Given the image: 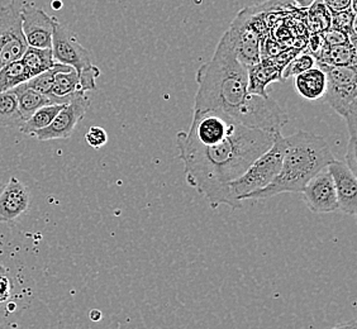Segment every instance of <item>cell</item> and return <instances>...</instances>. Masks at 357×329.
I'll return each mask as SVG.
<instances>
[{
    "label": "cell",
    "instance_id": "6da1fadb",
    "mask_svg": "<svg viewBox=\"0 0 357 329\" xmlns=\"http://www.w3.org/2000/svg\"><path fill=\"white\" fill-rule=\"evenodd\" d=\"M279 133V132H278ZM278 133L236 123L226 135L212 141L198 142L176 135L178 160L184 164L186 183L217 209L222 204L241 209L229 183L240 178L256 158L268 151Z\"/></svg>",
    "mask_w": 357,
    "mask_h": 329
},
{
    "label": "cell",
    "instance_id": "7a4b0ae2",
    "mask_svg": "<svg viewBox=\"0 0 357 329\" xmlns=\"http://www.w3.org/2000/svg\"><path fill=\"white\" fill-rule=\"evenodd\" d=\"M198 90L194 98V112H217L237 123L282 132L288 114L271 96L248 93V68L243 66L227 33L222 36L214 55L197 71Z\"/></svg>",
    "mask_w": 357,
    "mask_h": 329
},
{
    "label": "cell",
    "instance_id": "3957f363",
    "mask_svg": "<svg viewBox=\"0 0 357 329\" xmlns=\"http://www.w3.org/2000/svg\"><path fill=\"white\" fill-rule=\"evenodd\" d=\"M335 160L330 144L312 132L299 130L285 137V153L276 178L242 200H264L285 192H301L310 178Z\"/></svg>",
    "mask_w": 357,
    "mask_h": 329
},
{
    "label": "cell",
    "instance_id": "277c9868",
    "mask_svg": "<svg viewBox=\"0 0 357 329\" xmlns=\"http://www.w3.org/2000/svg\"><path fill=\"white\" fill-rule=\"evenodd\" d=\"M327 77L323 99L332 109L344 118L350 135V144L357 138V71L356 66H332L317 62Z\"/></svg>",
    "mask_w": 357,
    "mask_h": 329
},
{
    "label": "cell",
    "instance_id": "5b68a950",
    "mask_svg": "<svg viewBox=\"0 0 357 329\" xmlns=\"http://www.w3.org/2000/svg\"><path fill=\"white\" fill-rule=\"evenodd\" d=\"M284 153L285 137L282 132H279L268 151L256 158L240 178L229 183V189L234 198L242 201L245 195L268 186L282 169Z\"/></svg>",
    "mask_w": 357,
    "mask_h": 329
},
{
    "label": "cell",
    "instance_id": "8992f818",
    "mask_svg": "<svg viewBox=\"0 0 357 329\" xmlns=\"http://www.w3.org/2000/svg\"><path fill=\"white\" fill-rule=\"evenodd\" d=\"M28 45L22 31L18 0L0 7V69L9 62L21 60Z\"/></svg>",
    "mask_w": 357,
    "mask_h": 329
},
{
    "label": "cell",
    "instance_id": "52a82bcc",
    "mask_svg": "<svg viewBox=\"0 0 357 329\" xmlns=\"http://www.w3.org/2000/svg\"><path fill=\"white\" fill-rule=\"evenodd\" d=\"M238 61L250 68L261 60V41L250 21L248 9L237 14L226 32Z\"/></svg>",
    "mask_w": 357,
    "mask_h": 329
},
{
    "label": "cell",
    "instance_id": "ba28073f",
    "mask_svg": "<svg viewBox=\"0 0 357 329\" xmlns=\"http://www.w3.org/2000/svg\"><path fill=\"white\" fill-rule=\"evenodd\" d=\"M51 49L56 62L74 68L79 75L94 66L89 51L80 43L75 33L63 27L59 21L54 26Z\"/></svg>",
    "mask_w": 357,
    "mask_h": 329
},
{
    "label": "cell",
    "instance_id": "9c48e42d",
    "mask_svg": "<svg viewBox=\"0 0 357 329\" xmlns=\"http://www.w3.org/2000/svg\"><path fill=\"white\" fill-rule=\"evenodd\" d=\"M90 99L86 94L76 96L69 103L65 104L62 109L57 113L54 121L46 128L37 130L33 137L38 141H51V139H65L69 138L76 128L77 123L85 117L89 109Z\"/></svg>",
    "mask_w": 357,
    "mask_h": 329
},
{
    "label": "cell",
    "instance_id": "30bf717a",
    "mask_svg": "<svg viewBox=\"0 0 357 329\" xmlns=\"http://www.w3.org/2000/svg\"><path fill=\"white\" fill-rule=\"evenodd\" d=\"M22 31L28 46L37 48H51L52 33L57 18L48 15L35 3H22L20 6Z\"/></svg>",
    "mask_w": 357,
    "mask_h": 329
},
{
    "label": "cell",
    "instance_id": "8fae6325",
    "mask_svg": "<svg viewBox=\"0 0 357 329\" xmlns=\"http://www.w3.org/2000/svg\"><path fill=\"white\" fill-rule=\"evenodd\" d=\"M301 194L310 212L314 214H324L338 211L333 178L331 176L327 167L310 178L307 185L303 188Z\"/></svg>",
    "mask_w": 357,
    "mask_h": 329
},
{
    "label": "cell",
    "instance_id": "7c38bea8",
    "mask_svg": "<svg viewBox=\"0 0 357 329\" xmlns=\"http://www.w3.org/2000/svg\"><path fill=\"white\" fill-rule=\"evenodd\" d=\"M327 169L333 178L338 209L347 215L355 217L357 214L356 172L352 171L346 162L336 158L327 166Z\"/></svg>",
    "mask_w": 357,
    "mask_h": 329
},
{
    "label": "cell",
    "instance_id": "4fadbf2b",
    "mask_svg": "<svg viewBox=\"0 0 357 329\" xmlns=\"http://www.w3.org/2000/svg\"><path fill=\"white\" fill-rule=\"evenodd\" d=\"M31 204V192L18 178H10L0 188V222L9 223L27 212Z\"/></svg>",
    "mask_w": 357,
    "mask_h": 329
},
{
    "label": "cell",
    "instance_id": "5bb4252c",
    "mask_svg": "<svg viewBox=\"0 0 357 329\" xmlns=\"http://www.w3.org/2000/svg\"><path fill=\"white\" fill-rule=\"evenodd\" d=\"M248 93L264 98L270 96L266 91L270 84L282 82V68L268 61L265 57L257 63L248 68Z\"/></svg>",
    "mask_w": 357,
    "mask_h": 329
},
{
    "label": "cell",
    "instance_id": "9a60e30c",
    "mask_svg": "<svg viewBox=\"0 0 357 329\" xmlns=\"http://www.w3.org/2000/svg\"><path fill=\"white\" fill-rule=\"evenodd\" d=\"M86 94L82 88L80 76L75 69L57 72L54 80L50 98L55 104L69 103L76 96Z\"/></svg>",
    "mask_w": 357,
    "mask_h": 329
},
{
    "label": "cell",
    "instance_id": "2e32d148",
    "mask_svg": "<svg viewBox=\"0 0 357 329\" xmlns=\"http://www.w3.org/2000/svg\"><path fill=\"white\" fill-rule=\"evenodd\" d=\"M327 86V77L321 68L312 69L298 74L294 79V88L299 95L307 100L323 99Z\"/></svg>",
    "mask_w": 357,
    "mask_h": 329
},
{
    "label": "cell",
    "instance_id": "e0dca14e",
    "mask_svg": "<svg viewBox=\"0 0 357 329\" xmlns=\"http://www.w3.org/2000/svg\"><path fill=\"white\" fill-rule=\"evenodd\" d=\"M12 91L17 96L18 107H20L22 117L24 119V122L35 113L36 110L40 109L43 105L55 104L50 96L28 88L24 85V82L18 85V86H15L14 89H12Z\"/></svg>",
    "mask_w": 357,
    "mask_h": 329
},
{
    "label": "cell",
    "instance_id": "ac0fdd59",
    "mask_svg": "<svg viewBox=\"0 0 357 329\" xmlns=\"http://www.w3.org/2000/svg\"><path fill=\"white\" fill-rule=\"evenodd\" d=\"M317 62L332 66H356V45L349 42L336 46H324Z\"/></svg>",
    "mask_w": 357,
    "mask_h": 329
},
{
    "label": "cell",
    "instance_id": "d6986e66",
    "mask_svg": "<svg viewBox=\"0 0 357 329\" xmlns=\"http://www.w3.org/2000/svg\"><path fill=\"white\" fill-rule=\"evenodd\" d=\"M21 61L26 66L28 74L32 77L40 75L43 71L51 69L55 65L51 48H37L28 46L21 57Z\"/></svg>",
    "mask_w": 357,
    "mask_h": 329
},
{
    "label": "cell",
    "instance_id": "ffe728a7",
    "mask_svg": "<svg viewBox=\"0 0 357 329\" xmlns=\"http://www.w3.org/2000/svg\"><path fill=\"white\" fill-rule=\"evenodd\" d=\"M24 123L17 96L12 90L0 91V127L21 128Z\"/></svg>",
    "mask_w": 357,
    "mask_h": 329
},
{
    "label": "cell",
    "instance_id": "44dd1931",
    "mask_svg": "<svg viewBox=\"0 0 357 329\" xmlns=\"http://www.w3.org/2000/svg\"><path fill=\"white\" fill-rule=\"evenodd\" d=\"M63 105L65 104H48V105H43L40 109L36 110L35 113L28 118L20 128L22 133L28 135V136H33L37 130L46 128L48 124L54 121V118L57 116V113L62 109Z\"/></svg>",
    "mask_w": 357,
    "mask_h": 329
},
{
    "label": "cell",
    "instance_id": "7402d4cb",
    "mask_svg": "<svg viewBox=\"0 0 357 329\" xmlns=\"http://www.w3.org/2000/svg\"><path fill=\"white\" fill-rule=\"evenodd\" d=\"M31 76L21 60L9 62L0 69V91H8L28 82Z\"/></svg>",
    "mask_w": 357,
    "mask_h": 329
},
{
    "label": "cell",
    "instance_id": "603a6c76",
    "mask_svg": "<svg viewBox=\"0 0 357 329\" xmlns=\"http://www.w3.org/2000/svg\"><path fill=\"white\" fill-rule=\"evenodd\" d=\"M307 9V26L310 33H322L331 27V12L323 0H314Z\"/></svg>",
    "mask_w": 357,
    "mask_h": 329
},
{
    "label": "cell",
    "instance_id": "cb8c5ba5",
    "mask_svg": "<svg viewBox=\"0 0 357 329\" xmlns=\"http://www.w3.org/2000/svg\"><path fill=\"white\" fill-rule=\"evenodd\" d=\"M356 0H352L350 7L340 12L331 13V27L342 31L346 35L350 36L352 43H356Z\"/></svg>",
    "mask_w": 357,
    "mask_h": 329
},
{
    "label": "cell",
    "instance_id": "d4e9b609",
    "mask_svg": "<svg viewBox=\"0 0 357 329\" xmlns=\"http://www.w3.org/2000/svg\"><path fill=\"white\" fill-rule=\"evenodd\" d=\"M74 68H71L69 65H65V63H60V62H55V65L51 68V69L43 71L40 75L35 76L32 79H29L28 82H24V85L31 88V89L36 90L41 94L50 96L51 89H52V85H54V80H55V76L57 72H61V71H70Z\"/></svg>",
    "mask_w": 357,
    "mask_h": 329
},
{
    "label": "cell",
    "instance_id": "484cf974",
    "mask_svg": "<svg viewBox=\"0 0 357 329\" xmlns=\"http://www.w3.org/2000/svg\"><path fill=\"white\" fill-rule=\"evenodd\" d=\"M317 66V59L310 52H305L304 49L289 62L288 65L282 69V80L293 77V76L302 74L307 70Z\"/></svg>",
    "mask_w": 357,
    "mask_h": 329
},
{
    "label": "cell",
    "instance_id": "4316f807",
    "mask_svg": "<svg viewBox=\"0 0 357 329\" xmlns=\"http://www.w3.org/2000/svg\"><path fill=\"white\" fill-rule=\"evenodd\" d=\"M85 139H86V144H89L91 148L99 150V148H102V147L105 146L107 142H108V133H107V130L102 128V127L93 125V127H90V130L86 132Z\"/></svg>",
    "mask_w": 357,
    "mask_h": 329
},
{
    "label": "cell",
    "instance_id": "83f0119b",
    "mask_svg": "<svg viewBox=\"0 0 357 329\" xmlns=\"http://www.w3.org/2000/svg\"><path fill=\"white\" fill-rule=\"evenodd\" d=\"M322 37L326 46H336V45H344L351 42L350 36L346 35L342 31H338L336 28H328L327 31L322 32Z\"/></svg>",
    "mask_w": 357,
    "mask_h": 329
},
{
    "label": "cell",
    "instance_id": "f1b7e54d",
    "mask_svg": "<svg viewBox=\"0 0 357 329\" xmlns=\"http://www.w3.org/2000/svg\"><path fill=\"white\" fill-rule=\"evenodd\" d=\"M12 280L8 277L7 274L0 276V307L9 302L12 296Z\"/></svg>",
    "mask_w": 357,
    "mask_h": 329
},
{
    "label": "cell",
    "instance_id": "f546056e",
    "mask_svg": "<svg viewBox=\"0 0 357 329\" xmlns=\"http://www.w3.org/2000/svg\"><path fill=\"white\" fill-rule=\"evenodd\" d=\"M324 41H323L322 33H310V54L318 59L322 54L324 48Z\"/></svg>",
    "mask_w": 357,
    "mask_h": 329
},
{
    "label": "cell",
    "instance_id": "4dcf8cb0",
    "mask_svg": "<svg viewBox=\"0 0 357 329\" xmlns=\"http://www.w3.org/2000/svg\"><path fill=\"white\" fill-rule=\"evenodd\" d=\"M323 3L328 8L331 13H335L350 7L352 0H323Z\"/></svg>",
    "mask_w": 357,
    "mask_h": 329
},
{
    "label": "cell",
    "instance_id": "1f68e13d",
    "mask_svg": "<svg viewBox=\"0 0 357 329\" xmlns=\"http://www.w3.org/2000/svg\"><path fill=\"white\" fill-rule=\"evenodd\" d=\"M291 1L296 3V4H298L299 7L303 8V9H307L314 0H291Z\"/></svg>",
    "mask_w": 357,
    "mask_h": 329
},
{
    "label": "cell",
    "instance_id": "d6a6232c",
    "mask_svg": "<svg viewBox=\"0 0 357 329\" xmlns=\"http://www.w3.org/2000/svg\"><path fill=\"white\" fill-rule=\"evenodd\" d=\"M90 318H91V321L98 322V321H100V318H102V313H100L99 310L94 309L93 312H90Z\"/></svg>",
    "mask_w": 357,
    "mask_h": 329
},
{
    "label": "cell",
    "instance_id": "836d02e7",
    "mask_svg": "<svg viewBox=\"0 0 357 329\" xmlns=\"http://www.w3.org/2000/svg\"><path fill=\"white\" fill-rule=\"evenodd\" d=\"M7 274V268H4V266H1V265H0V276H1V275H6Z\"/></svg>",
    "mask_w": 357,
    "mask_h": 329
}]
</instances>
